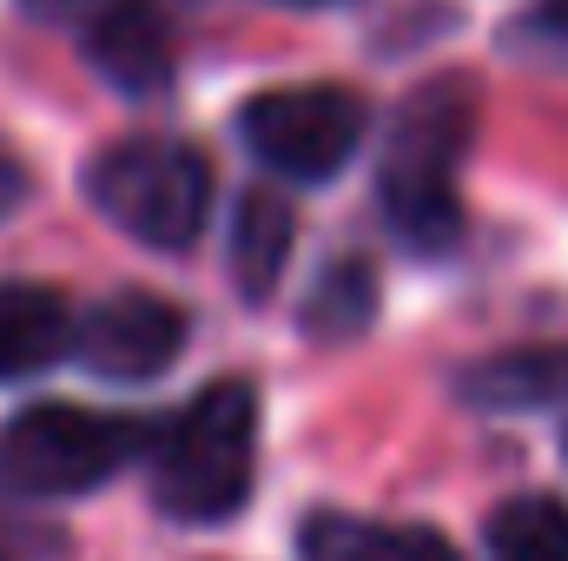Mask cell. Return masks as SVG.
<instances>
[{
	"label": "cell",
	"instance_id": "cell-1",
	"mask_svg": "<svg viewBox=\"0 0 568 561\" xmlns=\"http://www.w3.org/2000/svg\"><path fill=\"white\" fill-rule=\"evenodd\" d=\"M476 133V93L463 80H429L417 100H404L384 165H377V205L390 218V232L410 252H449L463 232V152Z\"/></svg>",
	"mask_w": 568,
	"mask_h": 561
},
{
	"label": "cell",
	"instance_id": "cell-10",
	"mask_svg": "<svg viewBox=\"0 0 568 561\" xmlns=\"http://www.w3.org/2000/svg\"><path fill=\"white\" fill-rule=\"evenodd\" d=\"M304 561H463L429 529H397V522H364V516H311L297 529Z\"/></svg>",
	"mask_w": 568,
	"mask_h": 561
},
{
	"label": "cell",
	"instance_id": "cell-6",
	"mask_svg": "<svg viewBox=\"0 0 568 561\" xmlns=\"http://www.w3.org/2000/svg\"><path fill=\"white\" fill-rule=\"evenodd\" d=\"M73 350L106 384H145L185 350V310L152 290H113L73 324Z\"/></svg>",
	"mask_w": 568,
	"mask_h": 561
},
{
	"label": "cell",
	"instance_id": "cell-9",
	"mask_svg": "<svg viewBox=\"0 0 568 561\" xmlns=\"http://www.w3.org/2000/svg\"><path fill=\"white\" fill-rule=\"evenodd\" d=\"M463 404L503 410V417H536V410H568V344L549 350H503L476 370H463Z\"/></svg>",
	"mask_w": 568,
	"mask_h": 561
},
{
	"label": "cell",
	"instance_id": "cell-17",
	"mask_svg": "<svg viewBox=\"0 0 568 561\" xmlns=\"http://www.w3.org/2000/svg\"><path fill=\"white\" fill-rule=\"evenodd\" d=\"M284 7H331V0H284Z\"/></svg>",
	"mask_w": 568,
	"mask_h": 561
},
{
	"label": "cell",
	"instance_id": "cell-2",
	"mask_svg": "<svg viewBox=\"0 0 568 561\" xmlns=\"http://www.w3.org/2000/svg\"><path fill=\"white\" fill-rule=\"evenodd\" d=\"M258 476V397L245 377L205 384L152 449V502L172 522H225Z\"/></svg>",
	"mask_w": 568,
	"mask_h": 561
},
{
	"label": "cell",
	"instance_id": "cell-4",
	"mask_svg": "<svg viewBox=\"0 0 568 561\" xmlns=\"http://www.w3.org/2000/svg\"><path fill=\"white\" fill-rule=\"evenodd\" d=\"M145 449L133 417L80 410V404H33L0 429V482L20 496H87L113 482Z\"/></svg>",
	"mask_w": 568,
	"mask_h": 561
},
{
	"label": "cell",
	"instance_id": "cell-13",
	"mask_svg": "<svg viewBox=\"0 0 568 561\" xmlns=\"http://www.w3.org/2000/svg\"><path fill=\"white\" fill-rule=\"evenodd\" d=\"M377 284L364 265H331L317 290H311V304H304V330L311 337H324V344H344V337H357L364 324H371V310H377V297H371Z\"/></svg>",
	"mask_w": 568,
	"mask_h": 561
},
{
	"label": "cell",
	"instance_id": "cell-14",
	"mask_svg": "<svg viewBox=\"0 0 568 561\" xmlns=\"http://www.w3.org/2000/svg\"><path fill=\"white\" fill-rule=\"evenodd\" d=\"M20 7H27V13H40V20H60V27H73V33H80V27H87L106 0H20Z\"/></svg>",
	"mask_w": 568,
	"mask_h": 561
},
{
	"label": "cell",
	"instance_id": "cell-5",
	"mask_svg": "<svg viewBox=\"0 0 568 561\" xmlns=\"http://www.w3.org/2000/svg\"><path fill=\"white\" fill-rule=\"evenodd\" d=\"M239 133L278 178L324 185L364 145V100L351 86H272L239 106Z\"/></svg>",
	"mask_w": 568,
	"mask_h": 561
},
{
	"label": "cell",
	"instance_id": "cell-3",
	"mask_svg": "<svg viewBox=\"0 0 568 561\" xmlns=\"http://www.w3.org/2000/svg\"><path fill=\"white\" fill-rule=\"evenodd\" d=\"M87 198L152 252H185L212 218V165L179 140H120L87 165Z\"/></svg>",
	"mask_w": 568,
	"mask_h": 561
},
{
	"label": "cell",
	"instance_id": "cell-12",
	"mask_svg": "<svg viewBox=\"0 0 568 561\" xmlns=\"http://www.w3.org/2000/svg\"><path fill=\"white\" fill-rule=\"evenodd\" d=\"M489 561H568V509L556 496H516L483 529Z\"/></svg>",
	"mask_w": 568,
	"mask_h": 561
},
{
	"label": "cell",
	"instance_id": "cell-7",
	"mask_svg": "<svg viewBox=\"0 0 568 561\" xmlns=\"http://www.w3.org/2000/svg\"><path fill=\"white\" fill-rule=\"evenodd\" d=\"M80 53L106 86H120L133 100L165 93V80H172V33L152 0H106L80 27Z\"/></svg>",
	"mask_w": 568,
	"mask_h": 561
},
{
	"label": "cell",
	"instance_id": "cell-8",
	"mask_svg": "<svg viewBox=\"0 0 568 561\" xmlns=\"http://www.w3.org/2000/svg\"><path fill=\"white\" fill-rule=\"evenodd\" d=\"M73 310L53 284L0 278V384H27L73 350Z\"/></svg>",
	"mask_w": 568,
	"mask_h": 561
},
{
	"label": "cell",
	"instance_id": "cell-16",
	"mask_svg": "<svg viewBox=\"0 0 568 561\" xmlns=\"http://www.w3.org/2000/svg\"><path fill=\"white\" fill-rule=\"evenodd\" d=\"M542 27H556V33H568V0H542Z\"/></svg>",
	"mask_w": 568,
	"mask_h": 561
},
{
	"label": "cell",
	"instance_id": "cell-11",
	"mask_svg": "<svg viewBox=\"0 0 568 561\" xmlns=\"http://www.w3.org/2000/svg\"><path fill=\"white\" fill-rule=\"evenodd\" d=\"M284 258H291V205L278 192H245L232 218V278L245 297H272Z\"/></svg>",
	"mask_w": 568,
	"mask_h": 561
},
{
	"label": "cell",
	"instance_id": "cell-15",
	"mask_svg": "<svg viewBox=\"0 0 568 561\" xmlns=\"http://www.w3.org/2000/svg\"><path fill=\"white\" fill-rule=\"evenodd\" d=\"M20 198H27V165L13 159V145L0 140V218H7Z\"/></svg>",
	"mask_w": 568,
	"mask_h": 561
}]
</instances>
